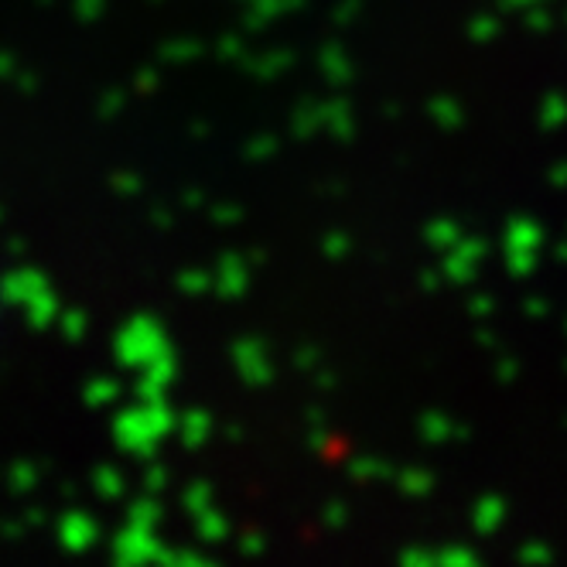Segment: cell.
Masks as SVG:
<instances>
[{
	"label": "cell",
	"mask_w": 567,
	"mask_h": 567,
	"mask_svg": "<svg viewBox=\"0 0 567 567\" xmlns=\"http://www.w3.org/2000/svg\"><path fill=\"white\" fill-rule=\"evenodd\" d=\"M59 329H62L65 339H79V336H83V329H86V318L79 315V311H62L59 315Z\"/></svg>",
	"instance_id": "obj_5"
},
{
	"label": "cell",
	"mask_w": 567,
	"mask_h": 567,
	"mask_svg": "<svg viewBox=\"0 0 567 567\" xmlns=\"http://www.w3.org/2000/svg\"><path fill=\"white\" fill-rule=\"evenodd\" d=\"M34 482H38V468H34L31 462H14V465L8 468V485H11L14 493L34 489Z\"/></svg>",
	"instance_id": "obj_4"
},
{
	"label": "cell",
	"mask_w": 567,
	"mask_h": 567,
	"mask_svg": "<svg viewBox=\"0 0 567 567\" xmlns=\"http://www.w3.org/2000/svg\"><path fill=\"white\" fill-rule=\"evenodd\" d=\"M110 393H113L110 383H90V386H86V400H90V403H103Z\"/></svg>",
	"instance_id": "obj_7"
},
{
	"label": "cell",
	"mask_w": 567,
	"mask_h": 567,
	"mask_svg": "<svg viewBox=\"0 0 567 567\" xmlns=\"http://www.w3.org/2000/svg\"><path fill=\"white\" fill-rule=\"evenodd\" d=\"M38 4H52V0H38Z\"/></svg>",
	"instance_id": "obj_14"
},
{
	"label": "cell",
	"mask_w": 567,
	"mask_h": 567,
	"mask_svg": "<svg viewBox=\"0 0 567 567\" xmlns=\"http://www.w3.org/2000/svg\"><path fill=\"white\" fill-rule=\"evenodd\" d=\"M24 523L28 526H42L45 523V513L42 509H24Z\"/></svg>",
	"instance_id": "obj_12"
},
{
	"label": "cell",
	"mask_w": 567,
	"mask_h": 567,
	"mask_svg": "<svg viewBox=\"0 0 567 567\" xmlns=\"http://www.w3.org/2000/svg\"><path fill=\"white\" fill-rule=\"evenodd\" d=\"M0 216H4V213H0Z\"/></svg>",
	"instance_id": "obj_15"
},
{
	"label": "cell",
	"mask_w": 567,
	"mask_h": 567,
	"mask_svg": "<svg viewBox=\"0 0 567 567\" xmlns=\"http://www.w3.org/2000/svg\"><path fill=\"white\" fill-rule=\"evenodd\" d=\"M14 75H18V62H14V55L0 52V79H14Z\"/></svg>",
	"instance_id": "obj_9"
},
{
	"label": "cell",
	"mask_w": 567,
	"mask_h": 567,
	"mask_svg": "<svg viewBox=\"0 0 567 567\" xmlns=\"http://www.w3.org/2000/svg\"><path fill=\"white\" fill-rule=\"evenodd\" d=\"M49 288V280L42 270H31V267H21V270H11L0 277V301L8 305H28L34 295H42Z\"/></svg>",
	"instance_id": "obj_1"
},
{
	"label": "cell",
	"mask_w": 567,
	"mask_h": 567,
	"mask_svg": "<svg viewBox=\"0 0 567 567\" xmlns=\"http://www.w3.org/2000/svg\"><path fill=\"white\" fill-rule=\"evenodd\" d=\"M75 11L79 18H93L100 11V0H75Z\"/></svg>",
	"instance_id": "obj_11"
},
{
	"label": "cell",
	"mask_w": 567,
	"mask_h": 567,
	"mask_svg": "<svg viewBox=\"0 0 567 567\" xmlns=\"http://www.w3.org/2000/svg\"><path fill=\"white\" fill-rule=\"evenodd\" d=\"M14 83H18L21 93H34V90H38V75H34V72H18V75H14Z\"/></svg>",
	"instance_id": "obj_8"
},
{
	"label": "cell",
	"mask_w": 567,
	"mask_h": 567,
	"mask_svg": "<svg viewBox=\"0 0 567 567\" xmlns=\"http://www.w3.org/2000/svg\"><path fill=\"white\" fill-rule=\"evenodd\" d=\"M93 537H96V526L83 513H65L59 519V544L65 550H83V547L93 544Z\"/></svg>",
	"instance_id": "obj_2"
},
{
	"label": "cell",
	"mask_w": 567,
	"mask_h": 567,
	"mask_svg": "<svg viewBox=\"0 0 567 567\" xmlns=\"http://www.w3.org/2000/svg\"><path fill=\"white\" fill-rule=\"evenodd\" d=\"M24 315H28V326L31 329H49L52 321H59V301H55L52 288H45L42 295H34L24 305Z\"/></svg>",
	"instance_id": "obj_3"
},
{
	"label": "cell",
	"mask_w": 567,
	"mask_h": 567,
	"mask_svg": "<svg viewBox=\"0 0 567 567\" xmlns=\"http://www.w3.org/2000/svg\"><path fill=\"white\" fill-rule=\"evenodd\" d=\"M8 250L11 254H24V243L21 239H8Z\"/></svg>",
	"instance_id": "obj_13"
},
{
	"label": "cell",
	"mask_w": 567,
	"mask_h": 567,
	"mask_svg": "<svg viewBox=\"0 0 567 567\" xmlns=\"http://www.w3.org/2000/svg\"><path fill=\"white\" fill-rule=\"evenodd\" d=\"M96 482H100V493H106V496H113V493H120V478L113 475V472H96Z\"/></svg>",
	"instance_id": "obj_6"
},
{
	"label": "cell",
	"mask_w": 567,
	"mask_h": 567,
	"mask_svg": "<svg viewBox=\"0 0 567 567\" xmlns=\"http://www.w3.org/2000/svg\"><path fill=\"white\" fill-rule=\"evenodd\" d=\"M21 534H24V526H21V523H11V519L0 523V537H8V540H21Z\"/></svg>",
	"instance_id": "obj_10"
}]
</instances>
